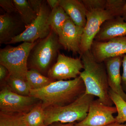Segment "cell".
Listing matches in <instances>:
<instances>
[{
    "instance_id": "20",
    "label": "cell",
    "mask_w": 126,
    "mask_h": 126,
    "mask_svg": "<svg viewBox=\"0 0 126 126\" xmlns=\"http://www.w3.org/2000/svg\"><path fill=\"white\" fill-rule=\"evenodd\" d=\"M5 81L6 85L14 92L23 96H30L31 89L26 79L9 74Z\"/></svg>"
},
{
    "instance_id": "19",
    "label": "cell",
    "mask_w": 126,
    "mask_h": 126,
    "mask_svg": "<svg viewBox=\"0 0 126 126\" xmlns=\"http://www.w3.org/2000/svg\"><path fill=\"white\" fill-rule=\"evenodd\" d=\"M13 2L25 27L35 20L38 15L32 8L28 0H13Z\"/></svg>"
},
{
    "instance_id": "4",
    "label": "cell",
    "mask_w": 126,
    "mask_h": 126,
    "mask_svg": "<svg viewBox=\"0 0 126 126\" xmlns=\"http://www.w3.org/2000/svg\"><path fill=\"white\" fill-rule=\"evenodd\" d=\"M61 47L58 35L52 30L48 36L36 42L32 50L29 58L30 69H35L43 75L47 74Z\"/></svg>"
},
{
    "instance_id": "25",
    "label": "cell",
    "mask_w": 126,
    "mask_h": 126,
    "mask_svg": "<svg viewBox=\"0 0 126 126\" xmlns=\"http://www.w3.org/2000/svg\"><path fill=\"white\" fill-rule=\"evenodd\" d=\"M87 12L105 10L106 0H82Z\"/></svg>"
},
{
    "instance_id": "24",
    "label": "cell",
    "mask_w": 126,
    "mask_h": 126,
    "mask_svg": "<svg viewBox=\"0 0 126 126\" xmlns=\"http://www.w3.org/2000/svg\"><path fill=\"white\" fill-rule=\"evenodd\" d=\"M126 0H106L105 10L113 18L121 16Z\"/></svg>"
},
{
    "instance_id": "29",
    "label": "cell",
    "mask_w": 126,
    "mask_h": 126,
    "mask_svg": "<svg viewBox=\"0 0 126 126\" xmlns=\"http://www.w3.org/2000/svg\"><path fill=\"white\" fill-rule=\"evenodd\" d=\"M9 74V71L5 66L0 64V81L1 83L5 81Z\"/></svg>"
},
{
    "instance_id": "12",
    "label": "cell",
    "mask_w": 126,
    "mask_h": 126,
    "mask_svg": "<svg viewBox=\"0 0 126 126\" xmlns=\"http://www.w3.org/2000/svg\"><path fill=\"white\" fill-rule=\"evenodd\" d=\"M83 28L78 26L70 19L67 21L58 35L61 46L74 53L81 54V46Z\"/></svg>"
},
{
    "instance_id": "22",
    "label": "cell",
    "mask_w": 126,
    "mask_h": 126,
    "mask_svg": "<svg viewBox=\"0 0 126 126\" xmlns=\"http://www.w3.org/2000/svg\"><path fill=\"white\" fill-rule=\"evenodd\" d=\"M109 94L117 109V115L115 117L116 122L121 124L126 122V102L110 89Z\"/></svg>"
},
{
    "instance_id": "6",
    "label": "cell",
    "mask_w": 126,
    "mask_h": 126,
    "mask_svg": "<svg viewBox=\"0 0 126 126\" xmlns=\"http://www.w3.org/2000/svg\"><path fill=\"white\" fill-rule=\"evenodd\" d=\"M50 11L44 1L40 11L36 19L31 24L25 27V29L14 37L7 44L20 42L35 43L36 40L45 38L50 33L52 29L48 22Z\"/></svg>"
},
{
    "instance_id": "9",
    "label": "cell",
    "mask_w": 126,
    "mask_h": 126,
    "mask_svg": "<svg viewBox=\"0 0 126 126\" xmlns=\"http://www.w3.org/2000/svg\"><path fill=\"white\" fill-rule=\"evenodd\" d=\"M86 18L87 21L83 28L80 46L81 54L90 50L102 25L106 21L113 18L106 10L87 12Z\"/></svg>"
},
{
    "instance_id": "14",
    "label": "cell",
    "mask_w": 126,
    "mask_h": 126,
    "mask_svg": "<svg viewBox=\"0 0 126 126\" xmlns=\"http://www.w3.org/2000/svg\"><path fill=\"white\" fill-rule=\"evenodd\" d=\"M126 36V21L121 16L106 21L102 25L94 41L106 42Z\"/></svg>"
},
{
    "instance_id": "2",
    "label": "cell",
    "mask_w": 126,
    "mask_h": 126,
    "mask_svg": "<svg viewBox=\"0 0 126 126\" xmlns=\"http://www.w3.org/2000/svg\"><path fill=\"white\" fill-rule=\"evenodd\" d=\"M80 58L84 68L79 76L85 85V94L98 97L104 104L112 106L113 103L109 94L110 88L104 63L96 61L90 50L81 53Z\"/></svg>"
},
{
    "instance_id": "1",
    "label": "cell",
    "mask_w": 126,
    "mask_h": 126,
    "mask_svg": "<svg viewBox=\"0 0 126 126\" xmlns=\"http://www.w3.org/2000/svg\"><path fill=\"white\" fill-rule=\"evenodd\" d=\"M86 92L83 81L79 76L69 80L54 81L46 87L30 90V96L42 103L44 109L51 107L63 106L70 104Z\"/></svg>"
},
{
    "instance_id": "31",
    "label": "cell",
    "mask_w": 126,
    "mask_h": 126,
    "mask_svg": "<svg viewBox=\"0 0 126 126\" xmlns=\"http://www.w3.org/2000/svg\"><path fill=\"white\" fill-rule=\"evenodd\" d=\"M76 123H63L60 122H55L45 126H77L76 125Z\"/></svg>"
},
{
    "instance_id": "5",
    "label": "cell",
    "mask_w": 126,
    "mask_h": 126,
    "mask_svg": "<svg viewBox=\"0 0 126 126\" xmlns=\"http://www.w3.org/2000/svg\"><path fill=\"white\" fill-rule=\"evenodd\" d=\"M36 42H24L16 47L8 46L1 49L0 64L7 69L9 74L26 80L28 60Z\"/></svg>"
},
{
    "instance_id": "21",
    "label": "cell",
    "mask_w": 126,
    "mask_h": 126,
    "mask_svg": "<svg viewBox=\"0 0 126 126\" xmlns=\"http://www.w3.org/2000/svg\"><path fill=\"white\" fill-rule=\"evenodd\" d=\"M45 110L41 101L25 115L27 126H45Z\"/></svg>"
},
{
    "instance_id": "10",
    "label": "cell",
    "mask_w": 126,
    "mask_h": 126,
    "mask_svg": "<svg viewBox=\"0 0 126 126\" xmlns=\"http://www.w3.org/2000/svg\"><path fill=\"white\" fill-rule=\"evenodd\" d=\"M117 113L116 108L107 106L98 98L90 104L87 115L83 121L77 123V126H105L116 122L113 114Z\"/></svg>"
},
{
    "instance_id": "8",
    "label": "cell",
    "mask_w": 126,
    "mask_h": 126,
    "mask_svg": "<svg viewBox=\"0 0 126 126\" xmlns=\"http://www.w3.org/2000/svg\"><path fill=\"white\" fill-rule=\"evenodd\" d=\"M83 68L80 57L75 58L59 53L56 63L50 68L47 75L54 81L73 79L79 76Z\"/></svg>"
},
{
    "instance_id": "11",
    "label": "cell",
    "mask_w": 126,
    "mask_h": 126,
    "mask_svg": "<svg viewBox=\"0 0 126 126\" xmlns=\"http://www.w3.org/2000/svg\"><path fill=\"white\" fill-rule=\"evenodd\" d=\"M90 51L96 61L103 63L109 58L126 54V36L118 37L106 41H94Z\"/></svg>"
},
{
    "instance_id": "32",
    "label": "cell",
    "mask_w": 126,
    "mask_h": 126,
    "mask_svg": "<svg viewBox=\"0 0 126 126\" xmlns=\"http://www.w3.org/2000/svg\"><path fill=\"white\" fill-rule=\"evenodd\" d=\"M122 17L124 19V20L126 21V0L123 9Z\"/></svg>"
},
{
    "instance_id": "16",
    "label": "cell",
    "mask_w": 126,
    "mask_h": 126,
    "mask_svg": "<svg viewBox=\"0 0 126 126\" xmlns=\"http://www.w3.org/2000/svg\"><path fill=\"white\" fill-rule=\"evenodd\" d=\"M18 27V23L10 14L0 16V43L8 44L16 36V32Z\"/></svg>"
},
{
    "instance_id": "33",
    "label": "cell",
    "mask_w": 126,
    "mask_h": 126,
    "mask_svg": "<svg viewBox=\"0 0 126 126\" xmlns=\"http://www.w3.org/2000/svg\"><path fill=\"white\" fill-rule=\"evenodd\" d=\"M126 126V123L125 124L123 123H118L115 122L112 123L107 126Z\"/></svg>"
},
{
    "instance_id": "3",
    "label": "cell",
    "mask_w": 126,
    "mask_h": 126,
    "mask_svg": "<svg viewBox=\"0 0 126 126\" xmlns=\"http://www.w3.org/2000/svg\"><path fill=\"white\" fill-rule=\"evenodd\" d=\"M94 98L93 95L85 93L66 106L45 109V126L55 122L74 123L83 121L87 116L90 104Z\"/></svg>"
},
{
    "instance_id": "17",
    "label": "cell",
    "mask_w": 126,
    "mask_h": 126,
    "mask_svg": "<svg viewBox=\"0 0 126 126\" xmlns=\"http://www.w3.org/2000/svg\"><path fill=\"white\" fill-rule=\"evenodd\" d=\"M70 19L69 16L59 5L50 11L48 17L49 24L52 30L58 35L65 23Z\"/></svg>"
},
{
    "instance_id": "7",
    "label": "cell",
    "mask_w": 126,
    "mask_h": 126,
    "mask_svg": "<svg viewBox=\"0 0 126 126\" xmlns=\"http://www.w3.org/2000/svg\"><path fill=\"white\" fill-rule=\"evenodd\" d=\"M41 102L31 96L20 95L4 85L0 92V112L26 114Z\"/></svg>"
},
{
    "instance_id": "18",
    "label": "cell",
    "mask_w": 126,
    "mask_h": 126,
    "mask_svg": "<svg viewBox=\"0 0 126 126\" xmlns=\"http://www.w3.org/2000/svg\"><path fill=\"white\" fill-rule=\"evenodd\" d=\"M26 80L32 90L43 88L54 81L49 77H46L38 70L33 69L28 70Z\"/></svg>"
},
{
    "instance_id": "13",
    "label": "cell",
    "mask_w": 126,
    "mask_h": 126,
    "mask_svg": "<svg viewBox=\"0 0 126 126\" xmlns=\"http://www.w3.org/2000/svg\"><path fill=\"white\" fill-rule=\"evenodd\" d=\"M123 56L109 58L105 60L103 63L106 67L110 89L126 102V93L122 88V76L120 73Z\"/></svg>"
},
{
    "instance_id": "23",
    "label": "cell",
    "mask_w": 126,
    "mask_h": 126,
    "mask_svg": "<svg viewBox=\"0 0 126 126\" xmlns=\"http://www.w3.org/2000/svg\"><path fill=\"white\" fill-rule=\"evenodd\" d=\"M25 115L0 112V126H27L25 121Z\"/></svg>"
},
{
    "instance_id": "30",
    "label": "cell",
    "mask_w": 126,
    "mask_h": 126,
    "mask_svg": "<svg viewBox=\"0 0 126 126\" xmlns=\"http://www.w3.org/2000/svg\"><path fill=\"white\" fill-rule=\"evenodd\" d=\"M47 2L49 5L51 10L55 9L59 5V0H47Z\"/></svg>"
},
{
    "instance_id": "15",
    "label": "cell",
    "mask_w": 126,
    "mask_h": 126,
    "mask_svg": "<svg viewBox=\"0 0 126 126\" xmlns=\"http://www.w3.org/2000/svg\"><path fill=\"white\" fill-rule=\"evenodd\" d=\"M59 5L72 21L78 26L84 28L86 25L87 11L81 0H59Z\"/></svg>"
},
{
    "instance_id": "26",
    "label": "cell",
    "mask_w": 126,
    "mask_h": 126,
    "mask_svg": "<svg viewBox=\"0 0 126 126\" xmlns=\"http://www.w3.org/2000/svg\"><path fill=\"white\" fill-rule=\"evenodd\" d=\"M0 6L7 14H11L13 13H18L16 8L15 6L13 0H0Z\"/></svg>"
},
{
    "instance_id": "27",
    "label": "cell",
    "mask_w": 126,
    "mask_h": 126,
    "mask_svg": "<svg viewBox=\"0 0 126 126\" xmlns=\"http://www.w3.org/2000/svg\"><path fill=\"white\" fill-rule=\"evenodd\" d=\"M28 2L34 11L38 15L44 1L41 0H28Z\"/></svg>"
},
{
    "instance_id": "28",
    "label": "cell",
    "mask_w": 126,
    "mask_h": 126,
    "mask_svg": "<svg viewBox=\"0 0 126 126\" xmlns=\"http://www.w3.org/2000/svg\"><path fill=\"white\" fill-rule=\"evenodd\" d=\"M122 65L123 68V72L122 75V86L123 91L126 93V54L123 58Z\"/></svg>"
}]
</instances>
